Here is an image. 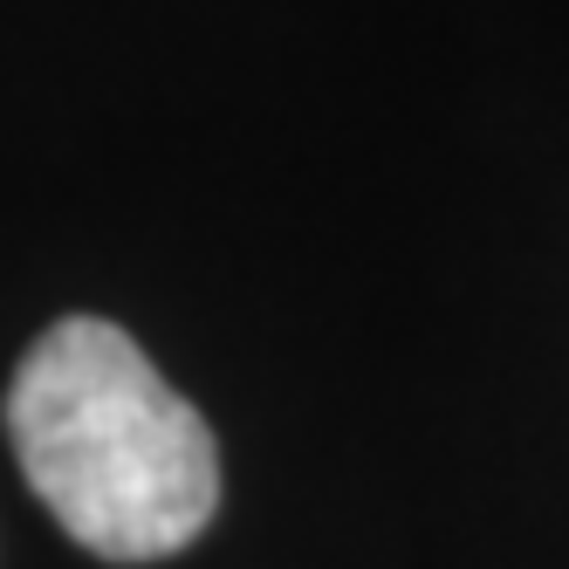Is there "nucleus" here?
I'll return each instance as SVG.
<instances>
[{
  "label": "nucleus",
  "mask_w": 569,
  "mask_h": 569,
  "mask_svg": "<svg viewBox=\"0 0 569 569\" xmlns=\"http://www.w3.org/2000/svg\"><path fill=\"white\" fill-rule=\"evenodd\" d=\"M8 439L34 501L103 562L179 556L220 508L213 426L103 316H62L28 343Z\"/></svg>",
  "instance_id": "1"
}]
</instances>
